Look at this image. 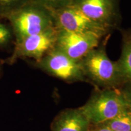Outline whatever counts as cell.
<instances>
[{
	"label": "cell",
	"mask_w": 131,
	"mask_h": 131,
	"mask_svg": "<svg viewBox=\"0 0 131 131\" xmlns=\"http://www.w3.org/2000/svg\"><path fill=\"white\" fill-rule=\"evenodd\" d=\"M122 35L123 37L126 38H127L131 41V29L126 30H123Z\"/></svg>",
	"instance_id": "e0dca14e"
},
{
	"label": "cell",
	"mask_w": 131,
	"mask_h": 131,
	"mask_svg": "<svg viewBox=\"0 0 131 131\" xmlns=\"http://www.w3.org/2000/svg\"><path fill=\"white\" fill-rule=\"evenodd\" d=\"M14 37L10 26L0 23V47H4L9 45Z\"/></svg>",
	"instance_id": "4fadbf2b"
},
{
	"label": "cell",
	"mask_w": 131,
	"mask_h": 131,
	"mask_svg": "<svg viewBox=\"0 0 131 131\" xmlns=\"http://www.w3.org/2000/svg\"><path fill=\"white\" fill-rule=\"evenodd\" d=\"M95 126V127L92 129L91 131H114L108 127L106 126L104 124H98V125Z\"/></svg>",
	"instance_id": "2e32d148"
},
{
	"label": "cell",
	"mask_w": 131,
	"mask_h": 131,
	"mask_svg": "<svg viewBox=\"0 0 131 131\" xmlns=\"http://www.w3.org/2000/svg\"><path fill=\"white\" fill-rule=\"evenodd\" d=\"M80 109L90 123L98 125L129 109L119 88L98 90Z\"/></svg>",
	"instance_id": "3957f363"
},
{
	"label": "cell",
	"mask_w": 131,
	"mask_h": 131,
	"mask_svg": "<svg viewBox=\"0 0 131 131\" xmlns=\"http://www.w3.org/2000/svg\"><path fill=\"white\" fill-rule=\"evenodd\" d=\"M104 38L94 34L57 30L55 47L70 58L80 61L90 51L97 47Z\"/></svg>",
	"instance_id": "ba28073f"
},
{
	"label": "cell",
	"mask_w": 131,
	"mask_h": 131,
	"mask_svg": "<svg viewBox=\"0 0 131 131\" xmlns=\"http://www.w3.org/2000/svg\"><path fill=\"white\" fill-rule=\"evenodd\" d=\"M35 66L49 75L68 83L87 81L81 62L70 58L54 47Z\"/></svg>",
	"instance_id": "277c9868"
},
{
	"label": "cell",
	"mask_w": 131,
	"mask_h": 131,
	"mask_svg": "<svg viewBox=\"0 0 131 131\" xmlns=\"http://www.w3.org/2000/svg\"><path fill=\"white\" fill-rule=\"evenodd\" d=\"M1 62H0V72H1Z\"/></svg>",
	"instance_id": "ac0fdd59"
},
{
	"label": "cell",
	"mask_w": 131,
	"mask_h": 131,
	"mask_svg": "<svg viewBox=\"0 0 131 131\" xmlns=\"http://www.w3.org/2000/svg\"><path fill=\"white\" fill-rule=\"evenodd\" d=\"M90 124L80 108L68 109L55 117L51 131H89Z\"/></svg>",
	"instance_id": "9c48e42d"
},
{
	"label": "cell",
	"mask_w": 131,
	"mask_h": 131,
	"mask_svg": "<svg viewBox=\"0 0 131 131\" xmlns=\"http://www.w3.org/2000/svg\"><path fill=\"white\" fill-rule=\"evenodd\" d=\"M30 0H0V17L4 18L11 12Z\"/></svg>",
	"instance_id": "7c38bea8"
},
{
	"label": "cell",
	"mask_w": 131,
	"mask_h": 131,
	"mask_svg": "<svg viewBox=\"0 0 131 131\" xmlns=\"http://www.w3.org/2000/svg\"><path fill=\"white\" fill-rule=\"evenodd\" d=\"M121 0H72L70 4L96 23L112 31L122 22Z\"/></svg>",
	"instance_id": "52a82bcc"
},
{
	"label": "cell",
	"mask_w": 131,
	"mask_h": 131,
	"mask_svg": "<svg viewBox=\"0 0 131 131\" xmlns=\"http://www.w3.org/2000/svg\"><path fill=\"white\" fill-rule=\"evenodd\" d=\"M119 91L127 106L131 110V80H127L120 86Z\"/></svg>",
	"instance_id": "9a60e30c"
},
{
	"label": "cell",
	"mask_w": 131,
	"mask_h": 131,
	"mask_svg": "<svg viewBox=\"0 0 131 131\" xmlns=\"http://www.w3.org/2000/svg\"><path fill=\"white\" fill-rule=\"evenodd\" d=\"M117 63L126 81L131 80V41L124 37L122 53Z\"/></svg>",
	"instance_id": "30bf717a"
},
{
	"label": "cell",
	"mask_w": 131,
	"mask_h": 131,
	"mask_svg": "<svg viewBox=\"0 0 131 131\" xmlns=\"http://www.w3.org/2000/svg\"><path fill=\"white\" fill-rule=\"evenodd\" d=\"M108 35L100 45L90 51L80 61L87 81L103 89L119 88L126 81L117 61H113L106 53Z\"/></svg>",
	"instance_id": "6da1fadb"
},
{
	"label": "cell",
	"mask_w": 131,
	"mask_h": 131,
	"mask_svg": "<svg viewBox=\"0 0 131 131\" xmlns=\"http://www.w3.org/2000/svg\"><path fill=\"white\" fill-rule=\"evenodd\" d=\"M9 21L15 42L55 27L50 11L30 0L4 17Z\"/></svg>",
	"instance_id": "7a4b0ae2"
},
{
	"label": "cell",
	"mask_w": 131,
	"mask_h": 131,
	"mask_svg": "<svg viewBox=\"0 0 131 131\" xmlns=\"http://www.w3.org/2000/svg\"><path fill=\"white\" fill-rule=\"evenodd\" d=\"M57 30L94 34L105 37L112 31L94 22L72 4L50 10Z\"/></svg>",
	"instance_id": "5b68a950"
},
{
	"label": "cell",
	"mask_w": 131,
	"mask_h": 131,
	"mask_svg": "<svg viewBox=\"0 0 131 131\" xmlns=\"http://www.w3.org/2000/svg\"><path fill=\"white\" fill-rule=\"evenodd\" d=\"M101 124L114 131H131V110L129 109Z\"/></svg>",
	"instance_id": "8fae6325"
},
{
	"label": "cell",
	"mask_w": 131,
	"mask_h": 131,
	"mask_svg": "<svg viewBox=\"0 0 131 131\" xmlns=\"http://www.w3.org/2000/svg\"><path fill=\"white\" fill-rule=\"evenodd\" d=\"M46 7L50 10H55L70 4L72 0H31Z\"/></svg>",
	"instance_id": "5bb4252c"
},
{
	"label": "cell",
	"mask_w": 131,
	"mask_h": 131,
	"mask_svg": "<svg viewBox=\"0 0 131 131\" xmlns=\"http://www.w3.org/2000/svg\"><path fill=\"white\" fill-rule=\"evenodd\" d=\"M57 30L52 27L44 32L24 38L15 42V46L11 55L4 63L12 65L19 59L32 58L39 61L49 51L55 46Z\"/></svg>",
	"instance_id": "8992f818"
}]
</instances>
